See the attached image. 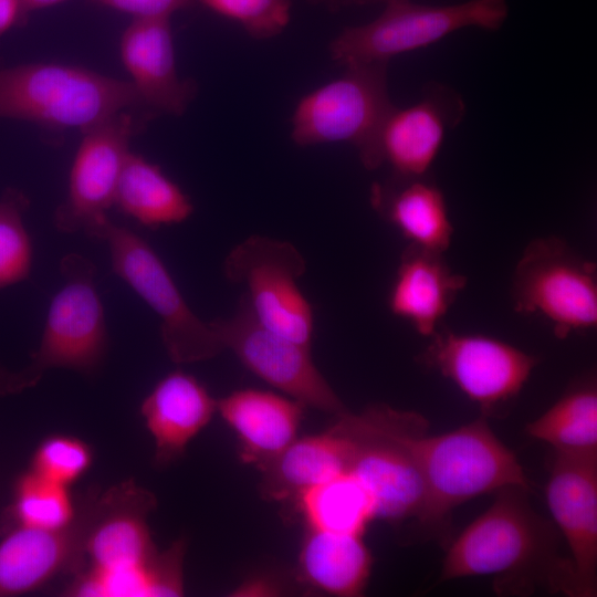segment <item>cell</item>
Listing matches in <instances>:
<instances>
[{"instance_id":"cell-1","label":"cell","mask_w":597,"mask_h":597,"mask_svg":"<svg viewBox=\"0 0 597 597\" xmlns=\"http://www.w3.org/2000/svg\"><path fill=\"white\" fill-rule=\"evenodd\" d=\"M530 492L498 490L492 504L446 546L437 583L491 576L499 595L541 587L575 597L570 558L557 554V530L532 507Z\"/></svg>"},{"instance_id":"cell-2","label":"cell","mask_w":597,"mask_h":597,"mask_svg":"<svg viewBox=\"0 0 597 597\" xmlns=\"http://www.w3.org/2000/svg\"><path fill=\"white\" fill-rule=\"evenodd\" d=\"M397 423L426 488L417 525L444 547L450 542L451 515L457 506L506 486L532 491L515 453L495 436L485 416L436 436L427 433L428 422L417 412L398 410Z\"/></svg>"},{"instance_id":"cell-3","label":"cell","mask_w":597,"mask_h":597,"mask_svg":"<svg viewBox=\"0 0 597 597\" xmlns=\"http://www.w3.org/2000/svg\"><path fill=\"white\" fill-rule=\"evenodd\" d=\"M125 111L149 114L129 81L74 65L0 61V118L82 133Z\"/></svg>"},{"instance_id":"cell-4","label":"cell","mask_w":597,"mask_h":597,"mask_svg":"<svg viewBox=\"0 0 597 597\" xmlns=\"http://www.w3.org/2000/svg\"><path fill=\"white\" fill-rule=\"evenodd\" d=\"M509 15L506 0H467L428 6L389 0L373 21L345 28L329 44L343 65L388 63L396 55L425 49L461 29L499 30Z\"/></svg>"},{"instance_id":"cell-5","label":"cell","mask_w":597,"mask_h":597,"mask_svg":"<svg viewBox=\"0 0 597 597\" xmlns=\"http://www.w3.org/2000/svg\"><path fill=\"white\" fill-rule=\"evenodd\" d=\"M388 63L345 66V72L305 94L291 117V138L305 147L349 143L367 169H376V140L394 107L388 92Z\"/></svg>"},{"instance_id":"cell-6","label":"cell","mask_w":597,"mask_h":597,"mask_svg":"<svg viewBox=\"0 0 597 597\" xmlns=\"http://www.w3.org/2000/svg\"><path fill=\"white\" fill-rule=\"evenodd\" d=\"M86 234L107 243L114 273L159 316L161 341L172 362H201L224 350L212 323L193 313L163 261L144 239L112 222L107 216Z\"/></svg>"},{"instance_id":"cell-7","label":"cell","mask_w":597,"mask_h":597,"mask_svg":"<svg viewBox=\"0 0 597 597\" xmlns=\"http://www.w3.org/2000/svg\"><path fill=\"white\" fill-rule=\"evenodd\" d=\"M335 426L350 437L349 472L369 495L376 519L400 523L421 513L426 488L419 465L401 439L397 409L374 405L337 415Z\"/></svg>"},{"instance_id":"cell-8","label":"cell","mask_w":597,"mask_h":597,"mask_svg":"<svg viewBox=\"0 0 597 597\" xmlns=\"http://www.w3.org/2000/svg\"><path fill=\"white\" fill-rule=\"evenodd\" d=\"M514 310L546 318L557 338L597 324L596 264L556 237L533 240L512 281Z\"/></svg>"},{"instance_id":"cell-9","label":"cell","mask_w":597,"mask_h":597,"mask_svg":"<svg viewBox=\"0 0 597 597\" xmlns=\"http://www.w3.org/2000/svg\"><path fill=\"white\" fill-rule=\"evenodd\" d=\"M60 272L63 284L50 303L39 347L20 369L28 388L52 368L93 374L106 353L104 307L95 286L94 263L69 253L60 261Z\"/></svg>"},{"instance_id":"cell-10","label":"cell","mask_w":597,"mask_h":597,"mask_svg":"<svg viewBox=\"0 0 597 597\" xmlns=\"http://www.w3.org/2000/svg\"><path fill=\"white\" fill-rule=\"evenodd\" d=\"M306 262L290 242L251 235L227 255L223 272L245 287L243 295L254 318L269 331L311 346L314 315L297 280Z\"/></svg>"},{"instance_id":"cell-11","label":"cell","mask_w":597,"mask_h":597,"mask_svg":"<svg viewBox=\"0 0 597 597\" xmlns=\"http://www.w3.org/2000/svg\"><path fill=\"white\" fill-rule=\"evenodd\" d=\"M418 362L451 380L483 416L513 401L538 358L511 344L478 334L437 329Z\"/></svg>"},{"instance_id":"cell-12","label":"cell","mask_w":597,"mask_h":597,"mask_svg":"<svg viewBox=\"0 0 597 597\" xmlns=\"http://www.w3.org/2000/svg\"><path fill=\"white\" fill-rule=\"evenodd\" d=\"M224 349H230L254 375L287 397L335 416L344 404L315 366L310 347L262 326L242 295L237 312L211 321Z\"/></svg>"},{"instance_id":"cell-13","label":"cell","mask_w":597,"mask_h":597,"mask_svg":"<svg viewBox=\"0 0 597 597\" xmlns=\"http://www.w3.org/2000/svg\"><path fill=\"white\" fill-rule=\"evenodd\" d=\"M147 113L125 111L82 132L69 176L65 199L53 221L65 233L87 232L114 206L129 144L148 119Z\"/></svg>"},{"instance_id":"cell-14","label":"cell","mask_w":597,"mask_h":597,"mask_svg":"<svg viewBox=\"0 0 597 597\" xmlns=\"http://www.w3.org/2000/svg\"><path fill=\"white\" fill-rule=\"evenodd\" d=\"M98 490H90L74 520L55 530L11 527L0 541V597L35 591L60 575H76L85 565V546Z\"/></svg>"},{"instance_id":"cell-15","label":"cell","mask_w":597,"mask_h":597,"mask_svg":"<svg viewBox=\"0 0 597 597\" xmlns=\"http://www.w3.org/2000/svg\"><path fill=\"white\" fill-rule=\"evenodd\" d=\"M547 506L570 551L575 597L597 593V453L553 452Z\"/></svg>"},{"instance_id":"cell-16","label":"cell","mask_w":597,"mask_h":597,"mask_svg":"<svg viewBox=\"0 0 597 597\" xmlns=\"http://www.w3.org/2000/svg\"><path fill=\"white\" fill-rule=\"evenodd\" d=\"M464 113L461 96L442 84L427 86L413 105L394 106L377 136V168L387 163L396 177L428 175L448 130L461 122Z\"/></svg>"},{"instance_id":"cell-17","label":"cell","mask_w":597,"mask_h":597,"mask_svg":"<svg viewBox=\"0 0 597 597\" xmlns=\"http://www.w3.org/2000/svg\"><path fill=\"white\" fill-rule=\"evenodd\" d=\"M156 504L155 495L133 479L100 492L83 569L122 572L151 562L159 553L148 526Z\"/></svg>"},{"instance_id":"cell-18","label":"cell","mask_w":597,"mask_h":597,"mask_svg":"<svg viewBox=\"0 0 597 597\" xmlns=\"http://www.w3.org/2000/svg\"><path fill=\"white\" fill-rule=\"evenodd\" d=\"M121 61L146 112L182 115L197 93L177 71L170 18L133 19L119 41Z\"/></svg>"},{"instance_id":"cell-19","label":"cell","mask_w":597,"mask_h":597,"mask_svg":"<svg viewBox=\"0 0 597 597\" xmlns=\"http://www.w3.org/2000/svg\"><path fill=\"white\" fill-rule=\"evenodd\" d=\"M216 411L217 400L192 375L176 370L163 377L140 405L155 464L163 468L181 458Z\"/></svg>"},{"instance_id":"cell-20","label":"cell","mask_w":597,"mask_h":597,"mask_svg":"<svg viewBox=\"0 0 597 597\" xmlns=\"http://www.w3.org/2000/svg\"><path fill=\"white\" fill-rule=\"evenodd\" d=\"M303 407L293 398L256 388L238 389L217 400V410L238 438L240 459L258 469L296 439Z\"/></svg>"},{"instance_id":"cell-21","label":"cell","mask_w":597,"mask_h":597,"mask_svg":"<svg viewBox=\"0 0 597 597\" xmlns=\"http://www.w3.org/2000/svg\"><path fill=\"white\" fill-rule=\"evenodd\" d=\"M443 253L410 244L404 250L391 285L388 306L422 336H432L467 277L453 272Z\"/></svg>"},{"instance_id":"cell-22","label":"cell","mask_w":597,"mask_h":597,"mask_svg":"<svg viewBox=\"0 0 597 597\" xmlns=\"http://www.w3.org/2000/svg\"><path fill=\"white\" fill-rule=\"evenodd\" d=\"M354 442L335 425L322 433L293 440L260 469L262 494L295 501L304 491L349 471Z\"/></svg>"},{"instance_id":"cell-23","label":"cell","mask_w":597,"mask_h":597,"mask_svg":"<svg viewBox=\"0 0 597 597\" xmlns=\"http://www.w3.org/2000/svg\"><path fill=\"white\" fill-rule=\"evenodd\" d=\"M370 203L410 244L442 253L449 248L453 228L446 198L429 175L391 176L385 182L375 184Z\"/></svg>"},{"instance_id":"cell-24","label":"cell","mask_w":597,"mask_h":597,"mask_svg":"<svg viewBox=\"0 0 597 597\" xmlns=\"http://www.w3.org/2000/svg\"><path fill=\"white\" fill-rule=\"evenodd\" d=\"M371 565L363 535L307 528L298 573L311 587L333 596H359L368 584Z\"/></svg>"},{"instance_id":"cell-25","label":"cell","mask_w":597,"mask_h":597,"mask_svg":"<svg viewBox=\"0 0 597 597\" xmlns=\"http://www.w3.org/2000/svg\"><path fill=\"white\" fill-rule=\"evenodd\" d=\"M114 206L150 228L180 223L193 211L189 197L158 165L132 151L118 180Z\"/></svg>"},{"instance_id":"cell-26","label":"cell","mask_w":597,"mask_h":597,"mask_svg":"<svg viewBox=\"0 0 597 597\" xmlns=\"http://www.w3.org/2000/svg\"><path fill=\"white\" fill-rule=\"evenodd\" d=\"M184 553L185 541L178 540L142 567L112 573L82 569L63 593L66 596H180Z\"/></svg>"},{"instance_id":"cell-27","label":"cell","mask_w":597,"mask_h":597,"mask_svg":"<svg viewBox=\"0 0 597 597\" xmlns=\"http://www.w3.org/2000/svg\"><path fill=\"white\" fill-rule=\"evenodd\" d=\"M525 432L557 452L597 453L595 381L589 379L569 388L551 408L531 421Z\"/></svg>"},{"instance_id":"cell-28","label":"cell","mask_w":597,"mask_h":597,"mask_svg":"<svg viewBox=\"0 0 597 597\" xmlns=\"http://www.w3.org/2000/svg\"><path fill=\"white\" fill-rule=\"evenodd\" d=\"M295 502L312 530L363 535L376 519L369 495L349 471L304 491Z\"/></svg>"},{"instance_id":"cell-29","label":"cell","mask_w":597,"mask_h":597,"mask_svg":"<svg viewBox=\"0 0 597 597\" xmlns=\"http://www.w3.org/2000/svg\"><path fill=\"white\" fill-rule=\"evenodd\" d=\"M76 512L77 504L71 495L70 486L29 469L14 482L12 501L3 515L2 528H61L74 520Z\"/></svg>"},{"instance_id":"cell-30","label":"cell","mask_w":597,"mask_h":597,"mask_svg":"<svg viewBox=\"0 0 597 597\" xmlns=\"http://www.w3.org/2000/svg\"><path fill=\"white\" fill-rule=\"evenodd\" d=\"M29 197L8 187L0 196V290L27 280L32 268V244L24 224Z\"/></svg>"},{"instance_id":"cell-31","label":"cell","mask_w":597,"mask_h":597,"mask_svg":"<svg viewBox=\"0 0 597 597\" xmlns=\"http://www.w3.org/2000/svg\"><path fill=\"white\" fill-rule=\"evenodd\" d=\"M94 451L78 437L54 433L45 437L31 457L30 470L56 483L71 486L92 467Z\"/></svg>"},{"instance_id":"cell-32","label":"cell","mask_w":597,"mask_h":597,"mask_svg":"<svg viewBox=\"0 0 597 597\" xmlns=\"http://www.w3.org/2000/svg\"><path fill=\"white\" fill-rule=\"evenodd\" d=\"M205 8L239 23L256 40L279 35L291 19V0H197Z\"/></svg>"},{"instance_id":"cell-33","label":"cell","mask_w":597,"mask_h":597,"mask_svg":"<svg viewBox=\"0 0 597 597\" xmlns=\"http://www.w3.org/2000/svg\"><path fill=\"white\" fill-rule=\"evenodd\" d=\"M98 4L139 18H170L191 7L196 0H92Z\"/></svg>"},{"instance_id":"cell-34","label":"cell","mask_w":597,"mask_h":597,"mask_svg":"<svg viewBox=\"0 0 597 597\" xmlns=\"http://www.w3.org/2000/svg\"><path fill=\"white\" fill-rule=\"evenodd\" d=\"M28 19L21 0H0V36L17 27H22Z\"/></svg>"},{"instance_id":"cell-35","label":"cell","mask_w":597,"mask_h":597,"mask_svg":"<svg viewBox=\"0 0 597 597\" xmlns=\"http://www.w3.org/2000/svg\"><path fill=\"white\" fill-rule=\"evenodd\" d=\"M25 389L20 370H10L0 364V396L19 394Z\"/></svg>"},{"instance_id":"cell-36","label":"cell","mask_w":597,"mask_h":597,"mask_svg":"<svg viewBox=\"0 0 597 597\" xmlns=\"http://www.w3.org/2000/svg\"><path fill=\"white\" fill-rule=\"evenodd\" d=\"M313 3L316 4H324L331 10H339L345 7L350 6H365V4H374L377 2L386 3L389 0H310Z\"/></svg>"},{"instance_id":"cell-37","label":"cell","mask_w":597,"mask_h":597,"mask_svg":"<svg viewBox=\"0 0 597 597\" xmlns=\"http://www.w3.org/2000/svg\"><path fill=\"white\" fill-rule=\"evenodd\" d=\"M64 1L66 0H21V3L25 14L29 17L34 11L53 7Z\"/></svg>"}]
</instances>
